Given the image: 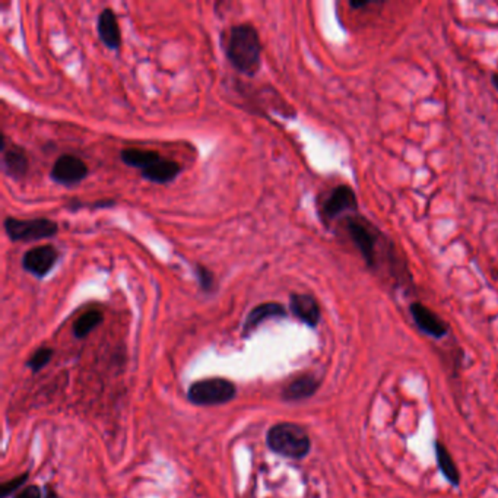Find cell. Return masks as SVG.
I'll return each instance as SVG.
<instances>
[{
    "label": "cell",
    "mask_w": 498,
    "mask_h": 498,
    "mask_svg": "<svg viewBox=\"0 0 498 498\" xmlns=\"http://www.w3.org/2000/svg\"><path fill=\"white\" fill-rule=\"evenodd\" d=\"M345 228L352 244L364 259L368 269L389 273L397 285H412V275L408 264L393 242L378 230L370 220L361 215H351L345 220Z\"/></svg>",
    "instance_id": "1"
},
{
    "label": "cell",
    "mask_w": 498,
    "mask_h": 498,
    "mask_svg": "<svg viewBox=\"0 0 498 498\" xmlns=\"http://www.w3.org/2000/svg\"><path fill=\"white\" fill-rule=\"evenodd\" d=\"M225 53L230 63L242 74L253 77L262 64V43L259 33L250 23H240L231 28Z\"/></svg>",
    "instance_id": "2"
},
{
    "label": "cell",
    "mask_w": 498,
    "mask_h": 498,
    "mask_svg": "<svg viewBox=\"0 0 498 498\" xmlns=\"http://www.w3.org/2000/svg\"><path fill=\"white\" fill-rule=\"evenodd\" d=\"M268 446L278 455L301 459L310 452L312 443L302 426L291 422H282L272 426L268 433Z\"/></svg>",
    "instance_id": "3"
},
{
    "label": "cell",
    "mask_w": 498,
    "mask_h": 498,
    "mask_svg": "<svg viewBox=\"0 0 498 498\" xmlns=\"http://www.w3.org/2000/svg\"><path fill=\"white\" fill-rule=\"evenodd\" d=\"M4 228L9 240L13 243H31L45 239H52L59 231V225L47 218L19 220L8 217L4 222Z\"/></svg>",
    "instance_id": "4"
},
{
    "label": "cell",
    "mask_w": 498,
    "mask_h": 498,
    "mask_svg": "<svg viewBox=\"0 0 498 498\" xmlns=\"http://www.w3.org/2000/svg\"><path fill=\"white\" fill-rule=\"evenodd\" d=\"M235 396V386L225 378H208L188 389V399L196 405H220Z\"/></svg>",
    "instance_id": "5"
},
{
    "label": "cell",
    "mask_w": 498,
    "mask_h": 498,
    "mask_svg": "<svg viewBox=\"0 0 498 498\" xmlns=\"http://www.w3.org/2000/svg\"><path fill=\"white\" fill-rule=\"evenodd\" d=\"M322 218L326 224L339 218L344 213H357L358 200L353 188L348 184L336 186L322 203Z\"/></svg>",
    "instance_id": "6"
},
{
    "label": "cell",
    "mask_w": 498,
    "mask_h": 498,
    "mask_svg": "<svg viewBox=\"0 0 498 498\" xmlns=\"http://www.w3.org/2000/svg\"><path fill=\"white\" fill-rule=\"evenodd\" d=\"M88 171L89 170L86 167V164L81 158L64 154L56 159L53 169L50 171V177L57 184L72 187L81 183L82 180H85L88 176Z\"/></svg>",
    "instance_id": "7"
},
{
    "label": "cell",
    "mask_w": 498,
    "mask_h": 498,
    "mask_svg": "<svg viewBox=\"0 0 498 498\" xmlns=\"http://www.w3.org/2000/svg\"><path fill=\"white\" fill-rule=\"evenodd\" d=\"M57 260L59 251L55 246H38L22 256V268L26 272L41 279L52 272Z\"/></svg>",
    "instance_id": "8"
},
{
    "label": "cell",
    "mask_w": 498,
    "mask_h": 498,
    "mask_svg": "<svg viewBox=\"0 0 498 498\" xmlns=\"http://www.w3.org/2000/svg\"><path fill=\"white\" fill-rule=\"evenodd\" d=\"M409 312H411V316H412L415 324L418 326L419 330L424 332V334L430 335L433 338H437V339L447 335V332H448L447 324L441 320V317H438L431 310V308H429L421 302H412L409 305Z\"/></svg>",
    "instance_id": "9"
},
{
    "label": "cell",
    "mask_w": 498,
    "mask_h": 498,
    "mask_svg": "<svg viewBox=\"0 0 498 498\" xmlns=\"http://www.w3.org/2000/svg\"><path fill=\"white\" fill-rule=\"evenodd\" d=\"M2 169L15 180L26 177L30 169V161L26 151L16 145H8L5 137L2 140Z\"/></svg>",
    "instance_id": "10"
},
{
    "label": "cell",
    "mask_w": 498,
    "mask_h": 498,
    "mask_svg": "<svg viewBox=\"0 0 498 498\" xmlns=\"http://www.w3.org/2000/svg\"><path fill=\"white\" fill-rule=\"evenodd\" d=\"M290 308L293 315L310 327H316L320 322V307L310 294H291Z\"/></svg>",
    "instance_id": "11"
},
{
    "label": "cell",
    "mask_w": 498,
    "mask_h": 498,
    "mask_svg": "<svg viewBox=\"0 0 498 498\" xmlns=\"http://www.w3.org/2000/svg\"><path fill=\"white\" fill-rule=\"evenodd\" d=\"M97 33L100 40L110 50H118L122 45V31L120 26L113 9L106 8L101 11L97 19Z\"/></svg>",
    "instance_id": "12"
},
{
    "label": "cell",
    "mask_w": 498,
    "mask_h": 498,
    "mask_svg": "<svg viewBox=\"0 0 498 498\" xmlns=\"http://www.w3.org/2000/svg\"><path fill=\"white\" fill-rule=\"evenodd\" d=\"M181 173V165L176 161L161 158L158 162L151 165L149 169L140 171L142 177L155 184H167L177 179Z\"/></svg>",
    "instance_id": "13"
},
{
    "label": "cell",
    "mask_w": 498,
    "mask_h": 498,
    "mask_svg": "<svg viewBox=\"0 0 498 498\" xmlns=\"http://www.w3.org/2000/svg\"><path fill=\"white\" fill-rule=\"evenodd\" d=\"M273 317H287L285 307L279 302H264L254 307L246 319L244 334H249V332L256 329L260 323Z\"/></svg>",
    "instance_id": "14"
},
{
    "label": "cell",
    "mask_w": 498,
    "mask_h": 498,
    "mask_svg": "<svg viewBox=\"0 0 498 498\" xmlns=\"http://www.w3.org/2000/svg\"><path fill=\"white\" fill-rule=\"evenodd\" d=\"M120 158L126 165H129V167L144 171L149 169L155 162H158L162 157L157 151L126 148L120 152Z\"/></svg>",
    "instance_id": "15"
},
{
    "label": "cell",
    "mask_w": 498,
    "mask_h": 498,
    "mask_svg": "<svg viewBox=\"0 0 498 498\" xmlns=\"http://www.w3.org/2000/svg\"><path fill=\"white\" fill-rule=\"evenodd\" d=\"M317 387H319V380L316 377L304 375L297 378L295 382H293L285 389V392H283V397L287 400H301L315 395Z\"/></svg>",
    "instance_id": "16"
},
{
    "label": "cell",
    "mask_w": 498,
    "mask_h": 498,
    "mask_svg": "<svg viewBox=\"0 0 498 498\" xmlns=\"http://www.w3.org/2000/svg\"><path fill=\"white\" fill-rule=\"evenodd\" d=\"M436 456H437V465L444 475V478L448 482H452L453 485H459L460 475H459L458 466H456L452 455L447 452V448L441 443H436Z\"/></svg>",
    "instance_id": "17"
},
{
    "label": "cell",
    "mask_w": 498,
    "mask_h": 498,
    "mask_svg": "<svg viewBox=\"0 0 498 498\" xmlns=\"http://www.w3.org/2000/svg\"><path fill=\"white\" fill-rule=\"evenodd\" d=\"M103 319H104L103 313L98 312V310H91V312L84 313L74 324L75 336L79 338V339L88 336L94 329L101 324Z\"/></svg>",
    "instance_id": "18"
},
{
    "label": "cell",
    "mask_w": 498,
    "mask_h": 498,
    "mask_svg": "<svg viewBox=\"0 0 498 498\" xmlns=\"http://www.w3.org/2000/svg\"><path fill=\"white\" fill-rule=\"evenodd\" d=\"M195 273L198 276V281H199V285L200 288L205 291V293H210L213 290V287H215V276H213V273L202 266V265H198L196 269H195Z\"/></svg>",
    "instance_id": "19"
},
{
    "label": "cell",
    "mask_w": 498,
    "mask_h": 498,
    "mask_svg": "<svg viewBox=\"0 0 498 498\" xmlns=\"http://www.w3.org/2000/svg\"><path fill=\"white\" fill-rule=\"evenodd\" d=\"M52 355H53V351L50 348H41L33 355V358L28 361V366L34 371H38L52 360Z\"/></svg>",
    "instance_id": "20"
},
{
    "label": "cell",
    "mask_w": 498,
    "mask_h": 498,
    "mask_svg": "<svg viewBox=\"0 0 498 498\" xmlns=\"http://www.w3.org/2000/svg\"><path fill=\"white\" fill-rule=\"evenodd\" d=\"M27 480H28V475L26 473V475H21V477L15 478L13 481H9V482L4 484V485H2V497L6 498L9 494H12V491L18 489L21 485L26 484Z\"/></svg>",
    "instance_id": "21"
},
{
    "label": "cell",
    "mask_w": 498,
    "mask_h": 498,
    "mask_svg": "<svg viewBox=\"0 0 498 498\" xmlns=\"http://www.w3.org/2000/svg\"><path fill=\"white\" fill-rule=\"evenodd\" d=\"M15 498H41V492L38 487L30 485L27 488H23V491H21Z\"/></svg>",
    "instance_id": "22"
},
{
    "label": "cell",
    "mask_w": 498,
    "mask_h": 498,
    "mask_svg": "<svg viewBox=\"0 0 498 498\" xmlns=\"http://www.w3.org/2000/svg\"><path fill=\"white\" fill-rule=\"evenodd\" d=\"M370 5H374L373 2H358V0H357V2H355V0H352V2H349V6L352 8V9H363V8H367V6H370Z\"/></svg>",
    "instance_id": "23"
},
{
    "label": "cell",
    "mask_w": 498,
    "mask_h": 498,
    "mask_svg": "<svg viewBox=\"0 0 498 498\" xmlns=\"http://www.w3.org/2000/svg\"><path fill=\"white\" fill-rule=\"evenodd\" d=\"M491 82H492V86L498 91V74H494V75L491 77Z\"/></svg>",
    "instance_id": "24"
}]
</instances>
